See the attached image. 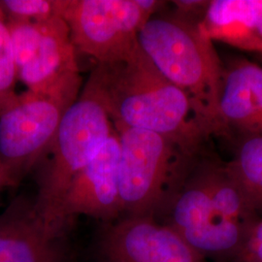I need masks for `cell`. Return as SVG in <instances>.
<instances>
[{
  "mask_svg": "<svg viewBox=\"0 0 262 262\" xmlns=\"http://www.w3.org/2000/svg\"><path fill=\"white\" fill-rule=\"evenodd\" d=\"M234 262H262V219L253 226L241 253Z\"/></svg>",
  "mask_w": 262,
  "mask_h": 262,
  "instance_id": "cell-17",
  "label": "cell"
},
{
  "mask_svg": "<svg viewBox=\"0 0 262 262\" xmlns=\"http://www.w3.org/2000/svg\"><path fill=\"white\" fill-rule=\"evenodd\" d=\"M119 163L120 141L115 131L67 187L57 209L63 225L69 227L78 215L105 224L122 217Z\"/></svg>",
  "mask_w": 262,
  "mask_h": 262,
  "instance_id": "cell-10",
  "label": "cell"
},
{
  "mask_svg": "<svg viewBox=\"0 0 262 262\" xmlns=\"http://www.w3.org/2000/svg\"><path fill=\"white\" fill-rule=\"evenodd\" d=\"M120 141L122 216L155 217L195 155L151 131L114 125Z\"/></svg>",
  "mask_w": 262,
  "mask_h": 262,
  "instance_id": "cell-5",
  "label": "cell"
},
{
  "mask_svg": "<svg viewBox=\"0 0 262 262\" xmlns=\"http://www.w3.org/2000/svg\"><path fill=\"white\" fill-rule=\"evenodd\" d=\"M138 41L159 72L187 94L215 133L222 132L219 101L225 67L198 23L177 15L154 16L141 28Z\"/></svg>",
  "mask_w": 262,
  "mask_h": 262,
  "instance_id": "cell-2",
  "label": "cell"
},
{
  "mask_svg": "<svg viewBox=\"0 0 262 262\" xmlns=\"http://www.w3.org/2000/svg\"><path fill=\"white\" fill-rule=\"evenodd\" d=\"M6 19L18 80L29 92L70 107L81 94L82 77L66 19Z\"/></svg>",
  "mask_w": 262,
  "mask_h": 262,
  "instance_id": "cell-6",
  "label": "cell"
},
{
  "mask_svg": "<svg viewBox=\"0 0 262 262\" xmlns=\"http://www.w3.org/2000/svg\"><path fill=\"white\" fill-rule=\"evenodd\" d=\"M88 82L114 125L158 133L192 155L215 133L191 99L159 72L140 46L122 61L96 64Z\"/></svg>",
  "mask_w": 262,
  "mask_h": 262,
  "instance_id": "cell-1",
  "label": "cell"
},
{
  "mask_svg": "<svg viewBox=\"0 0 262 262\" xmlns=\"http://www.w3.org/2000/svg\"><path fill=\"white\" fill-rule=\"evenodd\" d=\"M69 107L59 100L27 91L0 116V161L17 186L51 150Z\"/></svg>",
  "mask_w": 262,
  "mask_h": 262,
  "instance_id": "cell-8",
  "label": "cell"
},
{
  "mask_svg": "<svg viewBox=\"0 0 262 262\" xmlns=\"http://www.w3.org/2000/svg\"><path fill=\"white\" fill-rule=\"evenodd\" d=\"M150 18L137 0H67L63 13L76 51L97 64L128 58L140 46L139 31Z\"/></svg>",
  "mask_w": 262,
  "mask_h": 262,
  "instance_id": "cell-7",
  "label": "cell"
},
{
  "mask_svg": "<svg viewBox=\"0 0 262 262\" xmlns=\"http://www.w3.org/2000/svg\"><path fill=\"white\" fill-rule=\"evenodd\" d=\"M63 236L35 197H16L0 214V262H66Z\"/></svg>",
  "mask_w": 262,
  "mask_h": 262,
  "instance_id": "cell-11",
  "label": "cell"
},
{
  "mask_svg": "<svg viewBox=\"0 0 262 262\" xmlns=\"http://www.w3.org/2000/svg\"><path fill=\"white\" fill-rule=\"evenodd\" d=\"M67 0H3L0 7L7 19L43 21L62 17Z\"/></svg>",
  "mask_w": 262,
  "mask_h": 262,
  "instance_id": "cell-16",
  "label": "cell"
},
{
  "mask_svg": "<svg viewBox=\"0 0 262 262\" xmlns=\"http://www.w3.org/2000/svg\"><path fill=\"white\" fill-rule=\"evenodd\" d=\"M219 115L223 131L262 134V67L241 59L225 68Z\"/></svg>",
  "mask_w": 262,
  "mask_h": 262,
  "instance_id": "cell-12",
  "label": "cell"
},
{
  "mask_svg": "<svg viewBox=\"0 0 262 262\" xmlns=\"http://www.w3.org/2000/svg\"><path fill=\"white\" fill-rule=\"evenodd\" d=\"M18 81L7 19L0 7V116L17 100Z\"/></svg>",
  "mask_w": 262,
  "mask_h": 262,
  "instance_id": "cell-15",
  "label": "cell"
},
{
  "mask_svg": "<svg viewBox=\"0 0 262 262\" xmlns=\"http://www.w3.org/2000/svg\"><path fill=\"white\" fill-rule=\"evenodd\" d=\"M94 250L97 262H211L152 216H122L105 224Z\"/></svg>",
  "mask_w": 262,
  "mask_h": 262,
  "instance_id": "cell-9",
  "label": "cell"
},
{
  "mask_svg": "<svg viewBox=\"0 0 262 262\" xmlns=\"http://www.w3.org/2000/svg\"><path fill=\"white\" fill-rule=\"evenodd\" d=\"M227 165L253 206L262 211V134L244 135Z\"/></svg>",
  "mask_w": 262,
  "mask_h": 262,
  "instance_id": "cell-14",
  "label": "cell"
},
{
  "mask_svg": "<svg viewBox=\"0 0 262 262\" xmlns=\"http://www.w3.org/2000/svg\"><path fill=\"white\" fill-rule=\"evenodd\" d=\"M213 42L262 54V0H212L198 23Z\"/></svg>",
  "mask_w": 262,
  "mask_h": 262,
  "instance_id": "cell-13",
  "label": "cell"
},
{
  "mask_svg": "<svg viewBox=\"0 0 262 262\" xmlns=\"http://www.w3.org/2000/svg\"><path fill=\"white\" fill-rule=\"evenodd\" d=\"M115 131L99 94L86 82L61 119L35 195L38 207L61 229L68 227L59 220L57 209L67 187Z\"/></svg>",
  "mask_w": 262,
  "mask_h": 262,
  "instance_id": "cell-4",
  "label": "cell"
},
{
  "mask_svg": "<svg viewBox=\"0 0 262 262\" xmlns=\"http://www.w3.org/2000/svg\"><path fill=\"white\" fill-rule=\"evenodd\" d=\"M212 162L195 159L169 191L155 219L211 262H234L251 231L225 216L213 194Z\"/></svg>",
  "mask_w": 262,
  "mask_h": 262,
  "instance_id": "cell-3",
  "label": "cell"
},
{
  "mask_svg": "<svg viewBox=\"0 0 262 262\" xmlns=\"http://www.w3.org/2000/svg\"><path fill=\"white\" fill-rule=\"evenodd\" d=\"M10 187L9 180H8L7 174L5 172V169H4L1 161H0V189L2 187Z\"/></svg>",
  "mask_w": 262,
  "mask_h": 262,
  "instance_id": "cell-18",
  "label": "cell"
}]
</instances>
